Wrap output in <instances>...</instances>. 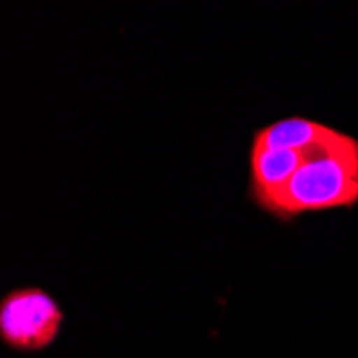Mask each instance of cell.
Returning <instances> with one entry per match:
<instances>
[{
  "label": "cell",
  "instance_id": "1",
  "mask_svg": "<svg viewBox=\"0 0 358 358\" xmlns=\"http://www.w3.org/2000/svg\"><path fill=\"white\" fill-rule=\"evenodd\" d=\"M358 204V140L345 131L313 148L309 159L277 195L271 217L289 223L303 215Z\"/></svg>",
  "mask_w": 358,
  "mask_h": 358
},
{
  "label": "cell",
  "instance_id": "2",
  "mask_svg": "<svg viewBox=\"0 0 358 358\" xmlns=\"http://www.w3.org/2000/svg\"><path fill=\"white\" fill-rule=\"evenodd\" d=\"M64 324V309L48 289L13 287L0 299V341L17 354L50 350Z\"/></svg>",
  "mask_w": 358,
  "mask_h": 358
},
{
  "label": "cell",
  "instance_id": "3",
  "mask_svg": "<svg viewBox=\"0 0 358 358\" xmlns=\"http://www.w3.org/2000/svg\"><path fill=\"white\" fill-rule=\"evenodd\" d=\"M317 148V146H315ZM313 148H249V198L251 202L268 215L277 195L285 189L289 178L309 159Z\"/></svg>",
  "mask_w": 358,
  "mask_h": 358
},
{
  "label": "cell",
  "instance_id": "4",
  "mask_svg": "<svg viewBox=\"0 0 358 358\" xmlns=\"http://www.w3.org/2000/svg\"><path fill=\"white\" fill-rule=\"evenodd\" d=\"M339 129L303 116H289L259 127L251 138V144L266 148H315L337 136Z\"/></svg>",
  "mask_w": 358,
  "mask_h": 358
}]
</instances>
